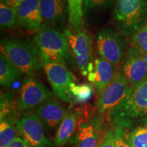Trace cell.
I'll list each match as a JSON object with an SVG mask.
<instances>
[{"label":"cell","instance_id":"27","mask_svg":"<svg viewBox=\"0 0 147 147\" xmlns=\"http://www.w3.org/2000/svg\"><path fill=\"white\" fill-rule=\"evenodd\" d=\"M115 134L116 147H131L127 140V136L121 126L116 127Z\"/></svg>","mask_w":147,"mask_h":147},{"label":"cell","instance_id":"8","mask_svg":"<svg viewBox=\"0 0 147 147\" xmlns=\"http://www.w3.org/2000/svg\"><path fill=\"white\" fill-rule=\"evenodd\" d=\"M97 52L116 67L121 63L126 51L118 34L112 28L104 27L97 34Z\"/></svg>","mask_w":147,"mask_h":147},{"label":"cell","instance_id":"14","mask_svg":"<svg viewBox=\"0 0 147 147\" xmlns=\"http://www.w3.org/2000/svg\"><path fill=\"white\" fill-rule=\"evenodd\" d=\"M67 113L65 107L53 97L37 106L35 111L45 126L51 130L58 128Z\"/></svg>","mask_w":147,"mask_h":147},{"label":"cell","instance_id":"26","mask_svg":"<svg viewBox=\"0 0 147 147\" xmlns=\"http://www.w3.org/2000/svg\"><path fill=\"white\" fill-rule=\"evenodd\" d=\"M114 0H84V14L87 11L93 9L102 8L108 7L113 2Z\"/></svg>","mask_w":147,"mask_h":147},{"label":"cell","instance_id":"11","mask_svg":"<svg viewBox=\"0 0 147 147\" xmlns=\"http://www.w3.org/2000/svg\"><path fill=\"white\" fill-rule=\"evenodd\" d=\"M52 97V93L45 84L32 77L27 76L22 84L16 107L18 111H24L37 107Z\"/></svg>","mask_w":147,"mask_h":147},{"label":"cell","instance_id":"2","mask_svg":"<svg viewBox=\"0 0 147 147\" xmlns=\"http://www.w3.org/2000/svg\"><path fill=\"white\" fill-rule=\"evenodd\" d=\"M113 22L121 36L132 37L147 23V0H116Z\"/></svg>","mask_w":147,"mask_h":147},{"label":"cell","instance_id":"28","mask_svg":"<svg viewBox=\"0 0 147 147\" xmlns=\"http://www.w3.org/2000/svg\"><path fill=\"white\" fill-rule=\"evenodd\" d=\"M97 147H116L115 131H108Z\"/></svg>","mask_w":147,"mask_h":147},{"label":"cell","instance_id":"18","mask_svg":"<svg viewBox=\"0 0 147 147\" xmlns=\"http://www.w3.org/2000/svg\"><path fill=\"white\" fill-rule=\"evenodd\" d=\"M23 72L16 67L6 57L0 55V83L4 88L12 87L14 82L21 76Z\"/></svg>","mask_w":147,"mask_h":147},{"label":"cell","instance_id":"29","mask_svg":"<svg viewBox=\"0 0 147 147\" xmlns=\"http://www.w3.org/2000/svg\"><path fill=\"white\" fill-rule=\"evenodd\" d=\"M7 147H31L21 137H17Z\"/></svg>","mask_w":147,"mask_h":147},{"label":"cell","instance_id":"3","mask_svg":"<svg viewBox=\"0 0 147 147\" xmlns=\"http://www.w3.org/2000/svg\"><path fill=\"white\" fill-rule=\"evenodd\" d=\"M1 54L27 76L32 77L41 67L38 50L32 42L8 39L1 42Z\"/></svg>","mask_w":147,"mask_h":147},{"label":"cell","instance_id":"16","mask_svg":"<svg viewBox=\"0 0 147 147\" xmlns=\"http://www.w3.org/2000/svg\"><path fill=\"white\" fill-rule=\"evenodd\" d=\"M76 127V116L73 113H67L58 127L55 138V147H62L70 140Z\"/></svg>","mask_w":147,"mask_h":147},{"label":"cell","instance_id":"15","mask_svg":"<svg viewBox=\"0 0 147 147\" xmlns=\"http://www.w3.org/2000/svg\"><path fill=\"white\" fill-rule=\"evenodd\" d=\"M95 71L88 74L89 81L93 84V87L97 92L101 93L115 78V66L104 59L97 57L95 60Z\"/></svg>","mask_w":147,"mask_h":147},{"label":"cell","instance_id":"17","mask_svg":"<svg viewBox=\"0 0 147 147\" xmlns=\"http://www.w3.org/2000/svg\"><path fill=\"white\" fill-rule=\"evenodd\" d=\"M84 1L67 0L68 6V25L73 34L84 29Z\"/></svg>","mask_w":147,"mask_h":147},{"label":"cell","instance_id":"22","mask_svg":"<svg viewBox=\"0 0 147 147\" xmlns=\"http://www.w3.org/2000/svg\"><path fill=\"white\" fill-rule=\"evenodd\" d=\"M127 140L131 147H147V125L134 129L127 136Z\"/></svg>","mask_w":147,"mask_h":147},{"label":"cell","instance_id":"7","mask_svg":"<svg viewBox=\"0 0 147 147\" xmlns=\"http://www.w3.org/2000/svg\"><path fill=\"white\" fill-rule=\"evenodd\" d=\"M131 88L117 69L113 81L101 92L97 98V111L101 114L109 113L125 99Z\"/></svg>","mask_w":147,"mask_h":147},{"label":"cell","instance_id":"25","mask_svg":"<svg viewBox=\"0 0 147 147\" xmlns=\"http://www.w3.org/2000/svg\"><path fill=\"white\" fill-rule=\"evenodd\" d=\"M12 110V102L10 95L8 93H1V121L8 119Z\"/></svg>","mask_w":147,"mask_h":147},{"label":"cell","instance_id":"10","mask_svg":"<svg viewBox=\"0 0 147 147\" xmlns=\"http://www.w3.org/2000/svg\"><path fill=\"white\" fill-rule=\"evenodd\" d=\"M15 125L21 138L31 147H51L52 145L46 136L45 125L36 114L24 115Z\"/></svg>","mask_w":147,"mask_h":147},{"label":"cell","instance_id":"30","mask_svg":"<svg viewBox=\"0 0 147 147\" xmlns=\"http://www.w3.org/2000/svg\"><path fill=\"white\" fill-rule=\"evenodd\" d=\"M26 0H0V1H1V2L10 5V6L15 9H17Z\"/></svg>","mask_w":147,"mask_h":147},{"label":"cell","instance_id":"21","mask_svg":"<svg viewBox=\"0 0 147 147\" xmlns=\"http://www.w3.org/2000/svg\"><path fill=\"white\" fill-rule=\"evenodd\" d=\"M0 25L3 28H13L17 25V9L0 1Z\"/></svg>","mask_w":147,"mask_h":147},{"label":"cell","instance_id":"24","mask_svg":"<svg viewBox=\"0 0 147 147\" xmlns=\"http://www.w3.org/2000/svg\"><path fill=\"white\" fill-rule=\"evenodd\" d=\"M131 42L134 47L147 54V23L131 37Z\"/></svg>","mask_w":147,"mask_h":147},{"label":"cell","instance_id":"20","mask_svg":"<svg viewBox=\"0 0 147 147\" xmlns=\"http://www.w3.org/2000/svg\"><path fill=\"white\" fill-rule=\"evenodd\" d=\"M17 128L9 119H3L0 123V147H7L14 139L17 134Z\"/></svg>","mask_w":147,"mask_h":147},{"label":"cell","instance_id":"9","mask_svg":"<svg viewBox=\"0 0 147 147\" xmlns=\"http://www.w3.org/2000/svg\"><path fill=\"white\" fill-rule=\"evenodd\" d=\"M131 87L139 85L147 79V65L142 53L135 47L126 51L119 69Z\"/></svg>","mask_w":147,"mask_h":147},{"label":"cell","instance_id":"31","mask_svg":"<svg viewBox=\"0 0 147 147\" xmlns=\"http://www.w3.org/2000/svg\"><path fill=\"white\" fill-rule=\"evenodd\" d=\"M144 117H145V118L147 119V108H146V113H145V115H144Z\"/></svg>","mask_w":147,"mask_h":147},{"label":"cell","instance_id":"6","mask_svg":"<svg viewBox=\"0 0 147 147\" xmlns=\"http://www.w3.org/2000/svg\"><path fill=\"white\" fill-rule=\"evenodd\" d=\"M65 34L68 38L75 63L84 76L93 71V47L92 38L87 30L73 34L65 29Z\"/></svg>","mask_w":147,"mask_h":147},{"label":"cell","instance_id":"1","mask_svg":"<svg viewBox=\"0 0 147 147\" xmlns=\"http://www.w3.org/2000/svg\"><path fill=\"white\" fill-rule=\"evenodd\" d=\"M40 59L56 62L67 68L73 65L74 57L67 36L58 29L43 26L35 36Z\"/></svg>","mask_w":147,"mask_h":147},{"label":"cell","instance_id":"23","mask_svg":"<svg viewBox=\"0 0 147 147\" xmlns=\"http://www.w3.org/2000/svg\"><path fill=\"white\" fill-rule=\"evenodd\" d=\"M71 92L74 100L80 103L87 102L92 95L91 87L87 84L76 85L75 83H73L71 85Z\"/></svg>","mask_w":147,"mask_h":147},{"label":"cell","instance_id":"12","mask_svg":"<svg viewBox=\"0 0 147 147\" xmlns=\"http://www.w3.org/2000/svg\"><path fill=\"white\" fill-rule=\"evenodd\" d=\"M43 26H48L58 30L64 29L68 21V6L67 0H40Z\"/></svg>","mask_w":147,"mask_h":147},{"label":"cell","instance_id":"13","mask_svg":"<svg viewBox=\"0 0 147 147\" xmlns=\"http://www.w3.org/2000/svg\"><path fill=\"white\" fill-rule=\"evenodd\" d=\"M40 0H26L17 8V25L31 32L38 33L43 27Z\"/></svg>","mask_w":147,"mask_h":147},{"label":"cell","instance_id":"4","mask_svg":"<svg viewBox=\"0 0 147 147\" xmlns=\"http://www.w3.org/2000/svg\"><path fill=\"white\" fill-rule=\"evenodd\" d=\"M147 108V79L132 87L125 99L108 113L118 126H129L136 119L143 118Z\"/></svg>","mask_w":147,"mask_h":147},{"label":"cell","instance_id":"19","mask_svg":"<svg viewBox=\"0 0 147 147\" xmlns=\"http://www.w3.org/2000/svg\"><path fill=\"white\" fill-rule=\"evenodd\" d=\"M76 140V147H97V136L94 129L90 125H85L80 128Z\"/></svg>","mask_w":147,"mask_h":147},{"label":"cell","instance_id":"5","mask_svg":"<svg viewBox=\"0 0 147 147\" xmlns=\"http://www.w3.org/2000/svg\"><path fill=\"white\" fill-rule=\"evenodd\" d=\"M40 62L55 95L63 102L72 104L74 98L71 85L75 83V77L71 71L62 64L45 59H40Z\"/></svg>","mask_w":147,"mask_h":147}]
</instances>
